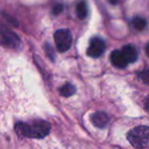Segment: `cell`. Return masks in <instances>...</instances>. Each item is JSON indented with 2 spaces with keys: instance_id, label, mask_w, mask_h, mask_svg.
I'll return each instance as SVG.
<instances>
[{
  "instance_id": "obj_6",
  "label": "cell",
  "mask_w": 149,
  "mask_h": 149,
  "mask_svg": "<svg viewBox=\"0 0 149 149\" xmlns=\"http://www.w3.org/2000/svg\"><path fill=\"white\" fill-rule=\"evenodd\" d=\"M110 61L118 68H124L129 64L127 62L125 56L123 55L122 51H120V50H114V51L111 52V54H110Z\"/></svg>"
},
{
  "instance_id": "obj_1",
  "label": "cell",
  "mask_w": 149,
  "mask_h": 149,
  "mask_svg": "<svg viewBox=\"0 0 149 149\" xmlns=\"http://www.w3.org/2000/svg\"><path fill=\"white\" fill-rule=\"evenodd\" d=\"M50 125L45 120H34L32 123H17L15 130L19 136L33 139H42L50 132Z\"/></svg>"
},
{
  "instance_id": "obj_11",
  "label": "cell",
  "mask_w": 149,
  "mask_h": 149,
  "mask_svg": "<svg viewBox=\"0 0 149 149\" xmlns=\"http://www.w3.org/2000/svg\"><path fill=\"white\" fill-rule=\"evenodd\" d=\"M132 24H133V27H134L137 31H143L147 26L146 19H143V17H135V19H133Z\"/></svg>"
},
{
  "instance_id": "obj_9",
  "label": "cell",
  "mask_w": 149,
  "mask_h": 149,
  "mask_svg": "<svg viewBox=\"0 0 149 149\" xmlns=\"http://www.w3.org/2000/svg\"><path fill=\"white\" fill-rule=\"evenodd\" d=\"M88 5L86 1H80L76 6V13L80 19H84L88 15Z\"/></svg>"
},
{
  "instance_id": "obj_13",
  "label": "cell",
  "mask_w": 149,
  "mask_h": 149,
  "mask_svg": "<svg viewBox=\"0 0 149 149\" xmlns=\"http://www.w3.org/2000/svg\"><path fill=\"white\" fill-rule=\"evenodd\" d=\"M140 78L145 84L149 85V70H143V72H141Z\"/></svg>"
},
{
  "instance_id": "obj_8",
  "label": "cell",
  "mask_w": 149,
  "mask_h": 149,
  "mask_svg": "<svg viewBox=\"0 0 149 149\" xmlns=\"http://www.w3.org/2000/svg\"><path fill=\"white\" fill-rule=\"evenodd\" d=\"M92 124L97 128H104L109 122L108 116L103 111H97L91 116Z\"/></svg>"
},
{
  "instance_id": "obj_17",
  "label": "cell",
  "mask_w": 149,
  "mask_h": 149,
  "mask_svg": "<svg viewBox=\"0 0 149 149\" xmlns=\"http://www.w3.org/2000/svg\"><path fill=\"white\" fill-rule=\"evenodd\" d=\"M146 53H147V55H148V57H149V43L147 44V46H146Z\"/></svg>"
},
{
  "instance_id": "obj_12",
  "label": "cell",
  "mask_w": 149,
  "mask_h": 149,
  "mask_svg": "<svg viewBox=\"0 0 149 149\" xmlns=\"http://www.w3.org/2000/svg\"><path fill=\"white\" fill-rule=\"evenodd\" d=\"M44 49H45V52H46V55L48 56V57L50 58L51 60H54L55 59V57H54V52H53V49H52V47L49 45L48 43H46L45 45H44Z\"/></svg>"
},
{
  "instance_id": "obj_4",
  "label": "cell",
  "mask_w": 149,
  "mask_h": 149,
  "mask_svg": "<svg viewBox=\"0 0 149 149\" xmlns=\"http://www.w3.org/2000/svg\"><path fill=\"white\" fill-rule=\"evenodd\" d=\"M0 35H1V43L7 47L19 48L21 47V39L19 36L13 31L6 29V28H0Z\"/></svg>"
},
{
  "instance_id": "obj_7",
  "label": "cell",
  "mask_w": 149,
  "mask_h": 149,
  "mask_svg": "<svg viewBox=\"0 0 149 149\" xmlns=\"http://www.w3.org/2000/svg\"><path fill=\"white\" fill-rule=\"evenodd\" d=\"M122 53L123 55L125 56L127 62L128 63H132V62H135L138 58V51H137L136 47L134 45H126L123 47L122 49Z\"/></svg>"
},
{
  "instance_id": "obj_15",
  "label": "cell",
  "mask_w": 149,
  "mask_h": 149,
  "mask_svg": "<svg viewBox=\"0 0 149 149\" xmlns=\"http://www.w3.org/2000/svg\"><path fill=\"white\" fill-rule=\"evenodd\" d=\"M144 107L147 111H149V96L147 97V99L145 100V103H144Z\"/></svg>"
},
{
  "instance_id": "obj_14",
  "label": "cell",
  "mask_w": 149,
  "mask_h": 149,
  "mask_svg": "<svg viewBox=\"0 0 149 149\" xmlns=\"http://www.w3.org/2000/svg\"><path fill=\"white\" fill-rule=\"evenodd\" d=\"M62 9H63V5H62L61 3H57L56 5H54L52 13H53L54 15H59V13H61Z\"/></svg>"
},
{
  "instance_id": "obj_10",
  "label": "cell",
  "mask_w": 149,
  "mask_h": 149,
  "mask_svg": "<svg viewBox=\"0 0 149 149\" xmlns=\"http://www.w3.org/2000/svg\"><path fill=\"white\" fill-rule=\"evenodd\" d=\"M76 91H77L76 87L70 83L64 84V85L61 86L59 89L60 95L63 96V97H70V96H72L74 93H76Z\"/></svg>"
},
{
  "instance_id": "obj_5",
  "label": "cell",
  "mask_w": 149,
  "mask_h": 149,
  "mask_svg": "<svg viewBox=\"0 0 149 149\" xmlns=\"http://www.w3.org/2000/svg\"><path fill=\"white\" fill-rule=\"evenodd\" d=\"M104 50H105V43L103 40L100 38H92L87 49V54L89 57L98 58L103 54Z\"/></svg>"
},
{
  "instance_id": "obj_16",
  "label": "cell",
  "mask_w": 149,
  "mask_h": 149,
  "mask_svg": "<svg viewBox=\"0 0 149 149\" xmlns=\"http://www.w3.org/2000/svg\"><path fill=\"white\" fill-rule=\"evenodd\" d=\"M118 1H120V0H108V2L110 3V4H118Z\"/></svg>"
},
{
  "instance_id": "obj_2",
  "label": "cell",
  "mask_w": 149,
  "mask_h": 149,
  "mask_svg": "<svg viewBox=\"0 0 149 149\" xmlns=\"http://www.w3.org/2000/svg\"><path fill=\"white\" fill-rule=\"evenodd\" d=\"M128 141L135 148H145L149 145V127L138 126L128 133Z\"/></svg>"
},
{
  "instance_id": "obj_3",
  "label": "cell",
  "mask_w": 149,
  "mask_h": 149,
  "mask_svg": "<svg viewBox=\"0 0 149 149\" xmlns=\"http://www.w3.org/2000/svg\"><path fill=\"white\" fill-rule=\"evenodd\" d=\"M54 42L59 52H65L70 48L72 44V32L68 29L57 30L54 33Z\"/></svg>"
}]
</instances>
